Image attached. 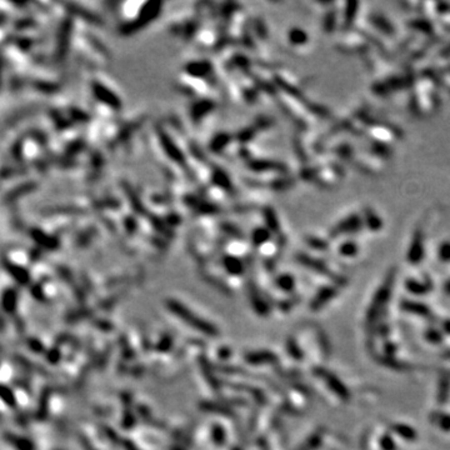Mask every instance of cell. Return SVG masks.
I'll list each match as a JSON object with an SVG mask.
<instances>
[{
	"label": "cell",
	"mask_w": 450,
	"mask_h": 450,
	"mask_svg": "<svg viewBox=\"0 0 450 450\" xmlns=\"http://www.w3.org/2000/svg\"><path fill=\"white\" fill-rule=\"evenodd\" d=\"M168 305L174 314L178 315L179 318L184 319V321H185V323L189 324V325H192L193 328H195L197 330L208 334V335H215L216 334V329L214 328L211 324H208L206 321L203 320V319L198 318L197 315L193 314L190 310H188L184 305L179 304V303H176V302H169Z\"/></svg>",
	"instance_id": "6da1fadb"
},
{
	"label": "cell",
	"mask_w": 450,
	"mask_h": 450,
	"mask_svg": "<svg viewBox=\"0 0 450 450\" xmlns=\"http://www.w3.org/2000/svg\"><path fill=\"white\" fill-rule=\"evenodd\" d=\"M246 359L250 363H264V361H272V359H274V356L272 354H268V353H261V354H250L246 356Z\"/></svg>",
	"instance_id": "277c9868"
},
{
	"label": "cell",
	"mask_w": 450,
	"mask_h": 450,
	"mask_svg": "<svg viewBox=\"0 0 450 450\" xmlns=\"http://www.w3.org/2000/svg\"><path fill=\"white\" fill-rule=\"evenodd\" d=\"M15 305H17V294L15 291H8L4 296H3V307H4L5 312L12 313L14 312Z\"/></svg>",
	"instance_id": "3957f363"
},
{
	"label": "cell",
	"mask_w": 450,
	"mask_h": 450,
	"mask_svg": "<svg viewBox=\"0 0 450 450\" xmlns=\"http://www.w3.org/2000/svg\"><path fill=\"white\" fill-rule=\"evenodd\" d=\"M7 439L8 441H9L10 444H13L18 450H34L33 444H31L28 439L20 438V436L14 435V434H8Z\"/></svg>",
	"instance_id": "7a4b0ae2"
}]
</instances>
